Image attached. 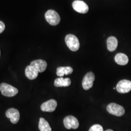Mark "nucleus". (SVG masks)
<instances>
[{
	"label": "nucleus",
	"mask_w": 131,
	"mask_h": 131,
	"mask_svg": "<svg viewBox=\"0 0 131 131\" xmlns=\"http://www.w3.org/2000/svg\"><path fill=\"white\" fill-rule=\"evenodd\" d=\"M5 24L4 23L0 20V34L2 33L5 29Z\"/></svg>",
	"instance_id": "19"
},
{
	"label": "nucleus",
	"mask_w": 131,
	"mask_h": 131,
	"mask_svg": "<svg viewBox=\"0 0 131 131\" xmlns=\"http://www.w3.org/2000/svg\"><path fill=\"white\" fill-rule=\"evenodd\" d=\"M7 117L10 119V122L13 124L17 123L19 120L20 115L19 111L16 109L13 108L8 109L5 113Z\"/></svg>",
	"instance_id": "9"
},
{
	"label": "nucleus",
	"mask_w": 131,
	"mask_h": 131,
	"mask_svg": "<svg viewBox=\"0 0 131 131\" xmlns=\"http://www.w3.org/2000/svg\"><path fill=\"white\" fill-rule=\"evenodd\" d=\"M45 17L47 22L51 25H56L60 21V17L59 14L53 10H48L45 13Z\"/></svg>",
	"instance_id": "3"
},
{
	"label": "nucleus",
	"mask_w": 131,
	"mask_h": 131,
	"mask_svg": "<svg viewBox=\"0 0 131 131\" xmlns=\"http://www.w3.org/2000/svg\"><path fill=\"white\" fill-rule=\"evenodd\" d=\"M73 71V69L71 67H60L57 68L56 74L60 77H62L64 75H69L71 74Z\"/></svg>",
	"instance_id": "13"
},
{
	"label": "nucleus",
	"mask_w": 131,
	"mask_h": 131,
	"mask_svg": "<svg viewBox=\"0 0 131 131\" xmlns=\"http://www.w3.org/2000/svg\"><path fill=\"white\" fill-rule=\"evenodd\" d=\"M38 128L40 131H52L49 123L43 117H40L39 119Z\"/></svg>",
	"instance_id": "17"
},
{
	"label": "nucleus",
	"mask_w": 131,
	"mask_h": 131,
	"mask_svg": "<svg viewBox=\"0 0 131 131\" xmlns=\"http://www.w3.org/2000/svg\"><path fill=\"white\" fill-rule=\"evenodd\" d=\"M118 45V41L115 37H110L107 40L108 50L110 52H113L117 49Z\"/></svg>",
	"instance_id": "16"
},
{
	"label": "nucleus",
	"mask_w": 131,
	"mask_h": 131,
	"mask_svg": "<svg viewBox=\"0 0 131 131\" xmlns=\"http://www.w3.org/2000/svg\"><path fill=\"white\" fill-rule=\"evenodd\" d=\"M73 8L76 12L82 13L85 14L89 11V6L84 3V1L80 0H76L72 3Z\"/></svg>",
	"instance_id": "8"
},
{
	"label": "nucleus",
	"mask_w": 131,
	"mask_h": 131,
	"mask_svg": "<svg viewBox=\"0 0 131 131\" xmlns=\"http://www.w3.org/2000/svg\"><path fill=\"white\" fill-rule=\"evenodd\" d=\"M108 112L117 117H121L125 113V109L123 106L117 103H111L107 106Z\"/></svg>",
	"instance_id": "4"
},
{
	"label": "nucleus",
	"mask_w": 131,
	"mask_h": 131,
	"mask_svg": "<svg viewBox=\"0 0 131 131\" xmlns=\"http://www.w3.org/2000/svg\"><path fill=\"white\" fill-rule=\"evenodd\" d=\"M30 66L33 67L38 72H43L46 70L47 68V64L46 62L42 59H38L32 61Z\"/></svg>",
	"instance_id": "11"
},
{
	"label": "nucleus",
	"mask_w": 131,
	"mask_h": 131,
	"mask_svg": "<svg viewBox=\"0 0 131 131\" xmlns=\"http://www.w3.org/2000/svg\"><path fill=\"white\" fill-rule=\"evenodd\" d=\"M117 92L120 93H126L131 90V81L127 80L120 81L116 86Z\"/></svg>",
	"instance_id": "5"
},
{
	"label": "nucleus",
	"mask_w": 131,
	"mask_h": 131,
	"mask_svg": "<svg viewBox=\"0 0 131 131\" xmlns=\"http://www.w3.org/2000/svg\"><path fill=\"white\" fill-rule=\"evenodd\" d=\"M0 91L3 95L8 97L15 96L18 93L17 88L5 83L0 84Z\"/></svg>",
	"instance_id": "2"
},
{
	"label": "nucleus",
	"mask_w": 131,
	"mask_h": 131,
	"mask_svg": "<svg viewBox=\"0 0 131 131\" xmlns=\"http://www.w3.org/2000/svg\"><path fill=\"white\" fill-rule=\"evenodd\" d=\"M71 84V80L69 78H64L59 77L56 78L54 82V85L56 87H67Z\"/></svg>",
	"instance_id": "14"
},
{
	"label": "nucleus",
	"mask_w": 131,
	"mask_h": 131,
	"mask_svg": "<svg viewBox=\"0 0 131 131\" xmlns=\"http://www.w3.org/2000/svg\"><path fill=\"white\" fill-rule=\"evenodd\" d=\"M95 80V75L92 72H89L86 73L83 78L82 82V86L83 89L88 90L91 88Z\"/></svg>",
	"instance_id": "7"
},
{
	"label": "nucleus",
	"mask_w": 131,
	"mask_h": 131,
	"mask_svg": "<svg viewBox=\"0 0 131 131\" xmlns=\"http://www.w3.org/2000/svg\"><path fill=\"white\" fill-rule=\"evenodd\" d=\"M0 56H1V52H0Z\"/></svg>",
	"instance_id": "21"
},
{
	"label": "nucleus",
	"mask_w": 131,
	"mask_h": 131,
	"mask_svg": "<svg viewBox=\"0 0 131 131\" xmlns=\"http://www.w3.org/2000/svg\"><path fill=\"white\" fill-rule=\"evenodd\" d=\"M89 131H103V128L100 124H95L90 128Z\"/></svg>",
	"instance_id": "18"
},
{
	"label": "nucleus",
	"mask_w": 131,
	"mask_h": 131,
	"mask_svg": "<svg viewBox=\"0 0 131 131\" xmlns=\"http://www.w3.org/2000/svg\"><path fill=\"white\" fill-rule=\"evenodd\" d=\"M65 42L67 46L73 52H76L79 49V41L75 36L69 34L66 36Z\"/></svg>",
	"instance_id": "1"
},
{
	"label": "nucleus",
	"mask_w": 131,
	"mask_h": 131,
	"mask_svg": "<svg viewBox=\"0 0 131 131\" xmlns=\"http://www.w3.org/2000/svg\"><path fill=\"white\" fill-rule=\"evenodd\" d=\"M57 103L55 100L51 99L42 103L40 106L41 110L43 112H53L57 107Z\"/></svg>",
	"instance_id": "10"
},
{
	"label": "nucleus",
	"mask_w": 131,
	"mask_h": 131,
	"mask_svg": "<svg viewBox=\"0 0 131 131\" xmlns=\"http://www.w3.org/2000/svg\"><path fill=\"white\" fill-rule=\"evenodd\" d=\"M113 131L112 130H111V129H108L107 130H106V131Z\"/></svg>",
	"instance_id": "20"
},
{
	"label": "nucleus",
	"mask_w": 131,
	"mask_h": 131,
	"mask_svg": "<svg viewBox=\"0 0 131 131\" xmlns=\"http://www.w3.org/2000/svg\"><path fill=\"white\" fill-rule=\"evenodd\" d=\"M25 74L29 79L34 80L38 77V72L31 66H28L25 68Z\"/></svg>",
	"instance_id": "12"
},
{
	"label": "nucleus",
	"mask_w": 131,
	"mask_h": 131,
	"mask_svg": "<svg viewBox=\"0 0 131 131\" xmlns=\"http://www.w3.org/2000/svg\"><path fill=\"white\" fill-rule=\"evenodd\" d=\"M63 122L66 128L67 129H70L71 128L76 129L79 126L78 119L72 116H68L65 117Z\"/></svg>",
	"instance_id": "6"
},
{
	"label": "nucleus",
	"mask_w": 131,
	"mask_h": 131,
	"mask_svg": "<svg viewBox=\"0 0 131 131\" xmlns=\"http://www.w3.org/2000/svg\"><path fill=\"white\" fill-rule=\"evenodd\" d=\"M115 60L119 65H126L129 62V58L126 54L122 53H118L115 57Z\"/></svg>",
	"instance_id": "15"
}]
</instances>
